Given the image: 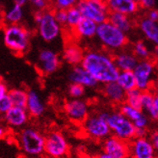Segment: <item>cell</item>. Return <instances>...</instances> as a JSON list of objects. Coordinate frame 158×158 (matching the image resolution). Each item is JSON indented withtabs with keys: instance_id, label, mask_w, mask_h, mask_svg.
I'll return each instance as SVG.
<instances>
[{
	"instance_id": "cell-34",
	"label": "cell",
	"mask_w": 158,
	"mask_h": 158,
	"mask_svg": "<svg viewBox=\"0 0 158 158\" xmlns=\"http://www.w3.org/2000/svg\"><path fill=\"white\" fill-rule=\"evenodd\" d=\"M68 94L72 98H81L85 94V88L79 84L70 83L68 88Z\"/></svg>"
},
{
	"instance_id": "cell-11",
	"label": "cell",
	"mask_w": 158,
	"mask_h": 158,
	"mask_svg": "<svg viewBox=\"0 0 158 158\" xmlns=\"http://www.w3.org/2000/svg\"><path fill=\"white\" fill-rule=\"evenodd\" d=\"M64 112L70 122L81 125L90 115V106L81 98H70L65 102Z\"/></svg>"
},
{
	"instance_id": "cell-39",
	"label": "cell",
	"mask_w": 158,
	"mask_h": 158,
	"mask_svg": "<svg viewBox=\"0 0 158 158\" xmlns=\"http://www.w3.org/2000/svg\"><path fill=\"white\" fill-rule=\"evenodd\" d=\"M148 19H151L152 21H154V22H158V10L157 9H149L148 10V13H147V17Z\"/></svg>"
},
{
	"instance_id": "cell-16",
	"label": "cell",
	"mask_w": 158,
	"mask_h": 158,
	"mask_svg": "<svg viewBox=\"0 0 158 158\" xmlns=\"http://www.w3.org/2000/svg\"><path fill=\"white\" fill-rule=\"evenodd\" d=\"M109 12H116L133 17L140 11V5L133 0H105Z\"/></svg>"
},
{
	"instance_id": "cell-15",
	"label": "cell",
	"mask_w": 158,
	"mask_h": 158,
	"mask_svg": "<svg viewBox=\"0 0 158 158\" xmlns=\"http://www.w3.org/2000/svg\"><path fill=\"white\" fill-rule=\"evenodd\" d=\"M29 114L25 108L13 106L9 111L3 115V121L11 128H21L29 121Z\"/></svg>"
},
{
	"instance_id": "cell-4",
	"label": "cell",
	"mask_w": 158,
	"mask_h": 158,
	"mask_svg": "<svg viewBox=\"0 0 158 158\" xmlns=\"http://www.w3.org/2000/svg\"><path fill=\"white\" fill-rule=\"evenodd\" d=\"M20 151L27 156L38 157L44 152V135L33 127L21 129L17 136Z\"/></svg>"
},
{
	"instance_id": "cell-18",
	"label": "cell",
	"mask_w": 158,
	"mask_h": 158,
	"mask_svg": "<svg viewBox=\"0 0 158 158\" xmlns=\"http://www.w3.org/2000/svg\"><path fill=\"white\" fill-rule=\"evenodd\" d=\"M113 57L115 64L120 72H123V70H131L132 72L139 62L138 58L131 50L126 49H122L114 53Z\"/></svg>"
},
{
	"instance_id": "cell-8",
	"label": "cell",
	"mask_w": 158,
	"mask_h": 158,
	"mask_svg": "<svg viewBox=\"0 0 158 158\" xmlns=\"http://www.w3.org/2000/svg\"><path fill=\"white\" fill-rule=\"evenodd\" d=\"M85 135L94 141H103L111 135V131L106 120L101 118L98 113L89 115L81 124Z\"/></svg>"
},
{
	"instance_id": "cell-31",
	"label": "cell",
	"mask_w": 158,
	"mask_h": 158,
	"mask_svg": "<svg viewBox=\"0 0 158 158\" xmlns=\"http://www.w3.org/2000/svg\"><path fill=\"white\" fill-rule=\"evenodd\" d=\"M81 19L82 15L76 6L67 10V22L65 28L70 32L78 24V22L81 20Z\"/></svg>"
},
{
	"instance_id": "cell-3",
	"label": "cell",
	"mask_w": 158,
	"mask_h": 158,
	"mask_svg": "<svg viewBox=\"0 0 158 158\" xmlns=\"http://www.w3.org/2000/svg\"><path fill=\"white\" fill-rule=\"evenodd\" d=\"M96 37L104 47V49L110 53H116L124 49L128 44L127 35L108 20L101 22L98 25Z\"/></svg>"
},
{
	"instance_id": "cell-32",
	"label": "cell",
	"mask_w": 158,
	"mask_h": 158,
	"mask_svg": "<svg viewBox=\"0 0 158 158\" xmlns=\"http://www.w3.org/2000/svg\"><path fill=\"white\" fill-rule=\"evenodd\" d=\"M141 97H142V91L137 88H134L125 93L124 103L128 104L132 107L141 109Z\"/></svg>"
},
{
	"instance_id": "cell-2",
	"label": "cell",
	"mask_w": 158,
	"mask_h": 158,
	"mask_svg": "<svg viewBox=\"0 0 158 158\" xmlns=\"http://www.w3.org/2000/svg\"><path fill=\"white\" fill-rule=\"evenodd\" d=\"M2 36L4 44L14 54L21 56L29 49L31 34L20 23L3 25Z\"/></svg>"
},
{
	"instance_id": "cell-47",
	"label": "cell",
	"mask_w": 158,
	"mask_h": 158,
	"mask_svg": "<svg viewBox=\"0 0 158 158\" xmlns=\"http://www.w3.org/2000/svg\"><path fill=\"white\" fill-rule=\"evenodd\" d=\"M3 11L1 9V7H0V25H3Z\"/></svg>"
},
{
	"instance_id": "cell-49",
	"label": "cell",
	"mask_w": 158,
	"mask_h": 158,
	"mask_svg": "<svg viewBox=\"0 0 158 158\" xmlns=\"http://www.w3.org/2000/svg\"><path fill=\"white\" fill-rule=\"evenodd\" d=\"M2 80V77H1V75H0V81H1Z\"/></svg>"
},
{
	"instance_id": "cell-36",
	"label": "cell",
	"mask_w": 158,
	"mask_h": 158,
	"mask_svg": "<svg viewBox=\"0 0 158 158\" xmlns=\"http://www.w3.org/2000/svg\"><path fill=\"white\" fill-rule=\"evenodd\" d=\"M53 15H54V18L56 19V21L63 28H65L66 22H67V11L56 9V10H53Z\"/></svg>"
},
{
	"instance_id": "cell-50",
	"label": "cell",
	"mask_w": 158,
	"mask_h": 158,
	"mask_svg": "<svg viewBox=\"0 0 158 158\" xmlns=\"http://www.w3.org/2000/svg\"><path fill=\"white\" fill-rule=\"evenodd\" d=\"M157 74H158V65H157Z\"/></svg>"
},
{
	"instance_id": "cell-48",
	"label": "cell",
	"mask_w": 158,
	"mask_h": 158,
	"mask_svg": "<svg viewBox=\"0 0 158 158\" xmlns=\"http://www.w3.org/2000/svg\"><path fill=\"white\" fill-rule=\"evenodd\" d=\"M133 1H136V2H139V1H140V0H133Z\"/></svg>"
},
{
	"instance_id": "cell-38",
	"label": "cell",
	"mask_w": 158,
	"mask_h": 158,
	"mask_svg": "<svg viewBox=\"0 0 158 158\" xmlns=\"http://www.w3.org/2000/svg\"><path fill=\"white\" fill-rule=\"evenodd\" d=\"M140 5L141 9H144V10H149V9H152L154 8L155 5V0H140L138 2Z\"/></svg>"
},
{
	"instance_id": "cell-29",
	"label": "cell",
	"mask_w": 158,
	"mask_h": 158,
	"mask_svg": "<svg viewBox=\"0 0 158 158\" xmlns=\"http://www.w3.org/2000/svg\"><path fill=\"white\" fill-rule=\"evenodd\" d=\"M131 51L138 58V60L152 59V52L149 50L148 46L144 41H137L133 44Z\"/></svg>"
},
{
	"instance_id": "cell-20",
	"label": "cell",
	"mask_w": 158,
	"mask_h": 158,
	"mask_svg": "<svg viewBox=\"0 0 158 158\" xmlns=\"http://www.w3.org/2000/svg\"><path fill=\"white\" fill-rule=\"evenodd\" d=\"M98 25V23L94 21L89 19L82 18L81 20L78 22V24L70 32L76 39H92L96 37Z\"/></svg>"
},
{
	"instance_id": "cell-9",
	"label": "cell",
	"mask_w": 158,
	"mask_h": 158,
	"mask_svg": "<svg viewBox=\"0 0 158 158\" xmlns=\"http://www.w3.org/2000/svg\"><path fill=\"white\" fill-rule=\"evenodd\" d=\"M69 145L64 134L52 130L44 136V154L49 158H63L69 154Z\"/></svg>"
},
{
	"instance_id": "cell-1",
	"label": "cell",
	"mask_w": 158,
	"mask_h": 158,
	"mask_svg": "<svg viewBox=\"0 0 158 158\" xmlns=\"http://www.w3.org/2000/svg\"><path fill=\"white\" fill-rule=\"evenodd\" d=\"M81 66L100 84L116 81L120 73L113 54L105 49L85 50Z\"/></svg>"
},
{
	"instance_id": "cell-30",
	"label": "cell",
	"mask_w": 158,
	"mask_h": 158,
	"mask_svg": "<svg viewBox=\"0 0 158 158\" xmlns=\"http://www.w3.org/2000/svg\"><path fill=\"white\" fill-rule=\"evenodd\" d=\"M118 111H120L123 115H124L132 123L139 120V118L145 114L141 109L132 107L128 104L124 103V102L122 103L121 105H118Z\"/></svg>"
},
{
	"instance_id": "cell-10",
	"label": "cell",
	"mask_w": 158,
	"mask_h": 158,
	"mask_svg": "<svg viewBox=\"0 0 158 158\" xmlns=\"http://www.w3.org/2000/svg\"><path fill=\"white\" fill-rule=\"evenodd\" d=\"M37 27L40 37L47 43L56 41L61 36L63 29V27L55 19L52 9L43 13L41 20L37 23Z\"/></svg>"
},
{
	"instance_id": "cell-26",
	"label": "cell",
	"mask_w": 158,
	"mask_h": 158,
	"mask_svg": "<svg viewBox=\"0 0 158 158\" xmlns=\"http://www.w3.org/2000/svg\"><path fill=\"white\" fill-rule=\"evenodd\" d=\"M23 19L22 7L14 4L7 12L3 13V25L6 24H19Z\"/></svg>"
},
{
	"instance_id": "cell-25",
	"label": "cell",
	"mask_w": 158,
	"mask_h": 158,
	"mask_svg": "<svg viewBox=\"0 0 158 158\" xmlns=\"http://www.w3.org/2000/svg\"><path fill=\"white\" fill-rule=\"evenodd\" d=\"M141 110L148 118L152 120H158V113L154 106V93L152 90L142 92Z\"/></svg>"
},
{
	"instance_id": "cell-21",
	"label": "cell",
	"mask_w": 158,
	"mask_h": 158,
	"mask_svg": "<svg viewBox=\"0 0 158 158\" xmlns=\"http://www.w3.org/2000/svg\"><path fill=\"white\" fill-rule=\"evenodd\" d=\"M125 91L116 81L103 84L102 94L114 105H121L124 102Z\"/></svg>"
},
{
	"instance_id": "cell-23",
	"label": "cell",
	"mask_w": 158,
	"mask_h": 158,
	"mask_svg": "<svg viewBox=\"0 0 158 158\" xmlns=\"http://www.w3.org/2000/svg\"><path fill=\"white\" fill-rule=\"evenodd\" d=\"M107 20L111 22L117 28L122 30L125 34L129 33L133 29L134 25H135V22L133 21L131 17H129L127 15L116 12H109Z\"/></svg>"
},
{
	"instance_id": "cell-41",
	"label": "cell",
	"mask_w": 158,
	"mask_h": 158,
	"mask_svg": "<svg viewBox=\"0 0 158 158\" xmlns=\"http://www.w3.org/2000/svg\"><path fill=\"white\" fill-rule=\"evenodd\" d=\"M8 93H9V89H8V86L6 83H4L2 80L0 81V98H2L3 97L7 96Z\"/></svg>"
},
{
	"instance_id": "cell-46",
	"label": "cell",
	"mask_w": 158,
	"mask_h": 158,
	"mask_svg": "<svg viewBox=\"0 0 158 158\" xmlns=\"http://www.w3.org/2000/svg\"><path fill=\"white\" fill-rule=\"evenodd\" d=\"M96 158H112V157H110L108 154H106L105 152H102L100 154H98Z\"/></svg>"
},
{
	"instance_id": "cell-22",
	"label": "cell",
	"mask_w": 158,
	"mask_h": 158,
	"mask_svg": "<svg viewBox=\"0 0 158 158\" xmlns=\"http://www.w3.org/2000/svg\"><path fill=\"white\" fill-rule=\"evenodd\" d=\"M25 109L28 112L29 116L32 118H40L44 115L45 111V106L41 97L39 96V94L36 91L34 90L28 91Z\"/></svg>"
},
{
	"instance_id": "cell-45",
	"label": "cell",
	"mask_w": 158,
	"mask_h": 158,
	"mask_svg": "<svg viewBox=\"0 0 158 158\" xmlns=\"http://www.w3.org/2000/svg\"><path fill=\"white\" fill-rule=\"evenodd\" d=\"M153 93H154V106H155V109L158 113V91L153 92Z\"/></svg>"
},
{
	"instance_id": "cell-12",
	"label": "cell",
	"mask_w": 158,
	"mask_h": 158,
	"mask_svg": "<svg viewBox=\"0 0 158 158\" xmlns=\"http://www.w3.org/2000/svg\"><path fill=\"white\" fill-rule=\"evenodd\" d=\"M61 65L58 53L51 49H43L39 52L37 59V69L44 75H49L57 72Z\"/></svg>"
},
{
	"instance_id": "cell-37",
	"label": "cell",
	"mask_w": 158,
	"mask_h": 158,
	"mask_svg": "<svg viewBox=\"0 0 158 158\" xmlns=\"http://www.w3.org/2000/svg\"><path fill=\"white\" fill-rule=\"evenodd\" d=\"M13 107L12 101L9 98V96H5L2 98H0V115H4Z\"/></svg>"
},
{
	"instance_id": "cell-7",
	"label": "cell",
	"mask_w": 158,
	"mask_h": 158,
	"mask_svg": "<svg viewBox=\"0 0 158 158\" xmlns=\"http://www.w3.org/2000/svg\"><path fill=\"white\" fill-rule=\"evenodd\" d=\"M76 7L80 11L82 18L89 19L98 24L108 19L109 10L105 0H79Z\"/></svg>"
},
{
	"instance_id": "cell-14",
	"label": "cell",
	"mask_w": 158,
	"mask_h": 158,
	"mask_svg": "<svg viewBox=\"0 0 158 158\" xmlns=\"http://www.w3.org/2000/svg\"><path fill=\"white\" fill-rule=\"evenodd\" d=\"M102 148L103 152L112 158H129L128 142L121 140L113 135H110L102 141Z\"/></svg>"
},
{
	"instance_id": "cell-28",
	"label": "cell",
	"mask_w": 158,
	"mask_h": 158,
	"mask_svg": "<svg viewBox=\"0 0 158 158\" xmlns=\"http://www.w3.org/2000/svg\"><path fill=\"white\" fill-rule=\"evenodd\" d=\"M13 106L15 107H20V108H25L26 102H27V96H28V91L21 89V88H17V89H12L9 90L8 93Z\"/></svg>"
},
{
	"instance_id": "cell-27",
	"label": "cell",
	"mask_w": 158,
	"mask_h": 158,
	"mask_svg": "<svg viewBox=\"0 0 158 158\" xmlns=\"http://www.w3.org/2000/svg\"><path fill=\"white\" fill-rule=\"evenodd\" d=\"M116 82L125 92L136 88V80L135 77H134L133 72H131V70H123V72L118 73Z\"/></svg>"
},
{
	"instance_id": "cell-33",
	"label": "cell",
	"mask_w": 158,
	"mask_h": 158,
	"mask_svg": "<svg viewBox=\"0 0 158 158\" xmlns=\"http://www.w3.org/2000/svg\"><path fill=\"white\" fill-rule=\"evenodd\" d=\"M79 0H50L52 10H69L70 8L75 7Z\"/></svg>"
},
{
	"instance_id": "cell-17",
	"label": "cell",
	"mask_w": 158,
	"mask_h": 158,
	"mask_svg": "<svg viewBox=\"0 0 158 158\" xmlns=\"http://www.w3.org/2000/svg\"><path fill=\"white\" fill-rule=\"evenodd\" d=\"M69 79L72 83H76L84 88H94L98 86V81L81 66H74L69 74Z\"/></svg>"
},
{
	"instance_id": "cell-13",
	"label": "cell",
	"mask_w": 158,
	"mask_h": 158,
	"mask_svg": "<svg viewBox=\"0 0 158 158\" xmlns=\"http://www.w3.org/2000/svg\"><path fill=\"white\" fill-rule=\"evenodd\" d=\"M129 158H156V151L149 138L135 137L129 142Z\"/></svg>"
},
{
	"instance_id": "cell-43",
	"label": "cell",
	"mask_w": 158,
	"mask_h": 158,
	"mask_svg": "<svg viewBox=\"0 0 158 158\" xmlns=\"http://www.w3.org/2000/svg\"><path fill=\"white\" fill-rule=\"evenodd\" d=\"M152 60L158 65V45H155L154 49L152 51Z\"/></svg>"
},
{
	"instance_id": "cell-35",
	"label": "cell",
	"mask_w": 158,
	"mask_h": 158,
	"mask_svg": "<svg viewBox=\"0 0 158 158\" xmlns=\"http://www.w3.org/2000/svg\"><path fill=\"white\" fill-rule=\"evenodd\" d=\"M29 3L34 7L36 11L44 12L51 9L50 0H29Z\"/></svg>"
},
{
	"instance_id": "cell-40",
	"label": "cell",
	"mask_w": 158,
	"mask_h": 158,
	"mask_svg": "<svg viewBox=\"0 0 158 158\" xmlns=\"http://www.w3.org/2000/svg\"><path fill=\"white\" fill-rule=\"evenodd\" d=\"M149 139H151V141H152V145H153V147L155 148L156 152H158V129L152 133L151 138H149Z\"/></svg>"
},
{
	"instance_id": "cell-5",
	"label": "cell",
	"mask_w": 158,
	"mask_h": 158,
	"mask_svg": "<svg viewBox=\"0 0 158 158\" xmlns=\"http://www.w3.org/2000/svg\"><path fill=\"white\" fill-rule=\"evenodd\" d=\"M106 122L113 136L128 143L136 137V128L133 123L118 110L109 112Z\"/></svg>"
},
{
	"instance_id": "cell-42",
	"label": "cell",
	"mask_w": 158,
	"mask_h": 158,
	"mask_svg": "<svg viewBox=\"0 0 158 158\" xmlns=\"http://www.w3.org/2000/svg\"><path fill=\"white\" fill-rule=\"evenodd\" d=\"M6 135H7V128L3 124L0 123V139L5 138Z\"/></svg>"
},
{
	"instance_id": "cell-6",
	"label": "cell",
	"mask_w": 158,
	"mask_h": 158,
	"mask_svg": "<svg viewBox=\"0 0 158 158\" xmlns=\"http://www.w3.org/2000/svg\"><path fill=\"white\" fill-rule=\"evenodd\" d=\"M132 72L136 80L137 89L142 92L152 90L157 73V64L152 59L140 60Z\"/></svg>"
},
{
	"instance_id": "cell-24",
	"label": "cell",
	"mask_w": 158,
	"mask_h": 158,
	"mask_svg": "<svg viewBox=\"0 0 158 158\" xmlns=\"http://www.w3.org/2000/svg\"><path fill=\"white\" fill-rule=\"evenodd\" d=\"M138 26L141 32L148 41L154 45H158V23L152 21L148 18H143L138 21Z\"/></svg>"
},
{
	"instance_id": "cell-19",
	"label": "cell",
	"mask_w": 158,
	"mask_h": 158,
	"mask_svg": "<svg viewBox=\"0 0 158 158\" xmlns=\"http://www.w3.org/2000/svg\"><path fill=\"white\" fill-rule=\"evenodd\" d=\"M85 50L75 42H69L62 53V58L66 63L70 66L81 65Z\"/></svg>"
},
{
	"instance_id": "cell-44",
	"label": "cell",
	"mask_w": 158,
	"mask_h": 158,
	"mask_svg": "<svg viewBox=\"0 0 158 158\" xmlns=\"http://www.w3.org/2000/svg\"><path fill=\"white\" fill-rule=\"evenodd\" d=\"M14 4H17V5H19V6H24L25 4H27L29 2V0H13Z\"/></svg>"
}]
</instances>
